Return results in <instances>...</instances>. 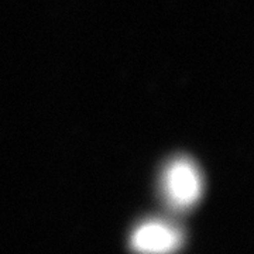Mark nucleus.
<instances>
[{"label":"nucleus","instance_id":"obj_1","mask_svg":"<svg viewBox=\"0 0 254 254\" xmlns=\"http://www.w3.org/2000/svg\"><path fill=\"white\" fill-rule=\"evenodd\" d=\"M205 190V178L199 165L190 157L178 155L164 165L160 175V192L168 208L175 212L192 209Z\"/></svg>","mask_w":254,"mask_h":254},{"label":"nucleus","instance_id":"obj_2","mask_svg":"<svg viewBox=\"0 0 254 254\" xmlns=\"http://www.w3.org/2000/svg\"><path fill=\"white\" fill-rule=\"evenodd\" d=\"M184 232L163 219H147L133 230L130 249L136 254H174L184 245Z\"/></svg>","mask_w":254,"mask_h":254}]
</instances>
